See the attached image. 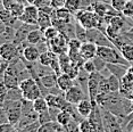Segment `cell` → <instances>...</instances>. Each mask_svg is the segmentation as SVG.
Returning <instances> with one entry per match:
<instances>
[{"instance_id":"1","label":"cell","mask_w":133,"mask_h":132,"mask_svg":"<svg viewBox=\"0 0 133 132\" xmlns=\"http://www.w3.org/2000/svg\"><path fill=\"white\" fill-rule=\"evenodd\" d=\"M97 56L102 58L108 64H124L131 65L121 54V51L115 46H98Z\"/></svg>"},{"instance_id":"2","label":"cell","mask_w":133,"mask_h":132,"mask_svg":"<svg viewBox=\"0 0 133 132\" xmlns=\"http://www.w3.org/2000/svg\"><path fill=\"white\" fill-rule=\"evenodd\" d=\"M19 90H21V92H22L23 98L26 99V100H30V101H34L35 99L43 96L38 81L32 76L21 81Z\"/></svg>"},{"instance_id":"3","label":"cell","mask_w":133,"mask_h":132,"mask_svg":"<svg viewBox=\"0 0 133 132\" xmlns=\"http://www.w3.org/2000/svg\"><path fill=\"white\" fill-rule=\"evenodd\" d=\"M74 18L76 22H78L84 29H98L100 18L92 9H80L74 15Z\"/></svg>"},{"instance_id":"4","label":"cell","mask_w":133,"mask_h":132,"mask_svg":"<svg viewBox=\"0 0 133 132\" xmlns=\"http://www.w3.org/2000/svg\"><path fill=\"white\" fill-rule=\"evenodd\" d=\"M8 122L17 128V124L22 117V100H4Z\"/></svg>"},{"instance_id":"5","label":"cell","mask_w":133,"mask_h":132,"mask_svg":"<svg viewBox=\"0 0 133 132\" xmlns=\"http://www.w3.org/2000/svg\"><path fill=\"white\" fill-rule=\"evenodd\" d=\"M100 110H101L102 124H104L105 132H123L121 122L115 114L104 108V107H100Z\"/></svg>"},{"instance_id":"6","label":"cell","mask_w":133,"mask_h":132,"mask_svg":"<svg viewBox=\"0 0 133 132\" xmlns=\"http://www.w3.org/2000/svg\"><path fill=\"white\" fill-rule=\"evenodd\" d=\"M102 77L100 72H93L89 75V81H88V96L92 103H96V98L99 95V82Z\"/></svg>"},{"instance_id":"7","label":"cell","mask_w":133,"mask_h":132,"mask_svg":"<svg viewBox=\"0 0 133 132\" xmlns=\"http://www.w3.org/2000/svg\"><path fill=\"white\" fill-rule=\"evenodd\" d=\"M39 14L40 10L35 5L29 4L25 6L24 13L21 17H18L21 22L26 23V24H32V25H37L38 26V18H39Z\"/></svg>"},{"instance_id":"8","label":"cell","mask_w":133,"mask_h":132,"mask_svg":"<svg viewBox=\"0 0 133 132\" xmlns=\"http://www.w3.org/2000/svg\"><path fill=\"white\" fill-rule=\"evenodd\" d=\"M0 56L5 61H13V59L19 57V50L18 46L14 42H5L0 44Z\"/></svg>"},{"instance_id":"9","label":"cell","mask_w":133,"mask_h":132,"mask_svg":"<svg viewBox=\"0 0 133 132\" xmlns=\"http://www.w3.org/2000/svg\"><path fill=\"white\" fill-rule=\"evenodd\" d=\"M64 96H65V99L68 101V103L73 104L75 106H76L81 100H83V99L87 98L85 95H84V90L81 88L77 83H75L71 89H68L64 94Z\"/></svg>"},{"instance_id":"10","label":"cell","mask_w":133,"mask_h":132,"mask_svg":"<svg viewBox=\"0 0 133 132\" xmlns=\"http://www.w3.org/2000/svg\"><path fill=\"white\" fill-rule=\"evenodd\" d=\"M38 26L37 25H32V24H26V23H23L22 25L19 26L18 29L16 30V35H15V39L13 42L16 43L17 46L21 44L24 41H26V38H28L29 33L32 31V30L37 29Z\"/></svg>"},{"instance_id":"11","label":"cell","mask_w":133,"mask_h":132,"mask_svg":"<svg viewBox=\"0 0 133 132\" xmlns=\"http://www.w3.org/2000/svg\"><path fill=\"white\" fill-rule=\"evenodd\" d=\"M41 55L40 49L38 48V46H33V44H29L23 49V52L21 57L23 59H25L26 62L30 63H35L39 61V57Z\"/></svg>"},{"instance_id":"12","label":"cell","mask_w":133,"mask_h":132,"mask_svg":"<svg viewBox=\"0 0 133 132\" xmlns=\"http://www.w3.org/2000/svg\"><path fill=\"white\" fill-rule=\"evenodd\" d=\"M97 50H98V46L96 43L87 41V42H83L81 46L80 54L85 61H88V59H93L97 56Z\"/></svg>"},{"instance_id":"13","label":"cell","mask_w":133,"mask_h":132,"mask_svg":"<svg viewBox=\"0 0 133 132\" xmlns=\"http://www.w3.org/2000/svg\"><path fill=\"white\" fill-rule=\"evenodd\" d=\"M92 109H93V104L89 98L83 99V100H81L80 103L76 105L77 113L80 114L81 117H83V118L89 117L90 114H91V112H92Z\"/></svg>"},{"instance_id":"14","label":"cell","mask_w":133,"mask_h":132,"mask_svg":"<svg viewBox=\"0 0 133 132\" xmlns=\"http://www.w3.org/2000/svg\"><path fill=\"white\" fill-rule=\"evenodd\" d=\"M74 84H75V80L72 79V77L66 73H62L57 77V85H58V88L62 90L64 94L68 89H71Z\"/></svg>"},{"instance_id":"15","label":"cell","mask_w":133,"mask_h":132,"mask_svg":"<svg viewBox=\"0 0 133 132\" xmlns=\"http://www.w3.org/2000/svg\"><path fill=\"white\" fill-rule=\"evenodd\" d=\"M131 65H124V64H107V68L113 75L117 76L118 79L122 77L128 73L129 68Z\"/></svg>"},{"instance_id":"16","label":"cell","mask_w":133,"mask_h":132,"mask_svg":"<svg viewBox=\"0 0 133 132\" xmlns=\"http://www.w3.org/2000/svg\"><path fill=\"white\" fill-rule=\"evenodd\" d=\"M109 8H110V5L108 6L106 2L99 1V0H95V1H93V4L91 5V9L95 11V13L98 15L99 17H101V18H104L106 15L108 14Z\"/></svg>"},{"instance_id":"17","label":"cell","mask_w":133,"mask_h":132,"mask_svg":"<svg viewBox=\"0 0 133 132\" xmlns=\"http://www.w3.org/2000/svg\"><path fill=\"white\" fill-rule=\"evenodd\" d=\"M43 40H44L43 32H42L39 28L32 30V31L29 33L28 38H26V41H28L30 44H33V46H38V44L41 43Z\"/></svg>"},{"instance_id":"18","label":"cell","mask_w":133,"mask_h":132,"mask_svg":"<svg viewBox=\"0 0 133 132\" xmlns=\"http://www.w3.org/2000/svg\"><path fill=\"white\" fill-rule=\"evenodd\" d=\"M50 26H52V16L47 13H43V11H40L38 18V28L41 31H44Z\"/></svg>"},{"instance_id":"19","label":"cell","mask_w":133,"mask_h":132,"mask_svg":"<svg viewBox=\"0 0 133 132\" xmlns=\"http://www.w3.org/2000/svg\"><path fill=\"white\" fill-rule=\"evenodd\" d=\"M38 132H64V128L57 121H50L44 124H41Z\"/></svg>"},{"instance_id":"20","label":"cell","mask_w":133,"mask_h":132,"mask_svg":"<svg viewBox=\"0 0 133 132\" xmlns=\"http://www.w3.org/2000/svg\"><path fill=\"white\" fill-rule=\"evenodd\" d=\"M2 77H4V82H5L6 87L8 88V90H10V89H19L21 81L16 75L6 72L4 75H2Z\"/></svg>"},{"instance_id":"21","label":"cell","mask_w":133,"mask_h":132,"mask_svg":"<svg viewBox=\"0 0 133 132\" xmlns=\"http://www.w3.org/2000/svg\"><path fill=\"white\" fill-rule=\"evenodd\" d=\"M57 57H58L57 54L51 51V50H47V51H44V52H41L40 57H39L38 63L39 64H41L42 66H51L52 62L55 61Z\"/></svg>"},{"instance_id":"22","label":"cell","mask_w":133,"mask_h":132,"mask_svg":"<svg viewBox=\"0 0 133 132\" xmlns=\"http://www.w3.org/2000/svg\"><path fill=\"white\" fill-rule=\"evenodd\" d=\"M33 108H34V110L38 114L47 112V110L49 109V106H48V103H47L46 98L42 96V97L35 99V100L33 101Z\"/></svg>"},{"instance_id":"23","label":"cell","mask_w":133,"mask_h":132,"mask_svg":"<svg viewBox=\"0 0 133 132\" xmlns=\"http://www.w3.org/2000/svg\"><path fill=\"white\" fill-rule=\"evenodd\" d=\"M65 8L71 14L75 15L80 9H82V0H66Z\"/></svg>"},{"instance_id":"24","label":"cell","mask_w":133,"mask_h":132,"mask_svg":"<svg viewBox=\"0 0 133 132\" xmlns=\"http://www.w3.org/2000/svg\"><path fill=\"white\" fill-rule=\"evenodd\" d=\"M72 120H73V116H72V114L69 112H67V110H60L58 113V115H57L56 121L64 128L72 122Z\"/></svg>"},{"instance_id":"25","label":"cell","mask_w":133,"mask_h":132,"mask_svg":"<svg viewBox=\"0 0 133 132\" xmlns=\"http://www.w3.org/2000/svg\"><path fill=\"white\" fill-rule=\"evenodd\" d=\"M75 38H77L82 43L88 41L87 29H84L78 22H75Z\"/></svg>"},{"instance_id":"26","label":"cell","mask_w":133,"mask_h":132,"mask_svg":"<svg viewBox=\"0 0 133 132\" xmlns=\"http://www.w3.org/2000/svg\"><path fill=\"white\" fill-rule=\"evenodd\" d=\"M119 51L130 64H133V44H124Z\"/></svg>"},{"instance_id":"27","label":"cell","mask_w":133,"mask_h":132,"mask_svg":"<svg viewBox=\"0 0 133 132\" xmlns=\"http://www.w3.org/2000/svg\"><path fill=\"white\" fill-rule=\"evenodd\" d=\"M108 80V84H109V89L110 92H119V88H121V79H118L117 76L110 74L107 77Z\"/></svg>"},{"instance_id":"28","label":"cell","mask_w":133,"mask_h":132,"mask_svg":"<svg viewBox=\"0 0 133 132\" xmlns=\"http://www.w3.org/2000/svg\"><path fill=\"white\" fill-rule=\"evenodd\" d=\"M43 32V38L46 39L47 41H51V40H54L55 38H57L59 35V30L56 28V26H50V28H48L46 29L44 31H42Z\"/></svg>"},{"instance_id":"29","label":"cell","mask_w":133,"mask_h":132,"mask_svg":"<svg viewBox=\"0 0 133 132\" xmlns=\"http://www.w3.org/2000/svg\"><path fill=\"white\" fill-rule=\"evenodd\" d=\"M81 46H82V42L77 38L69 39L67 42V52H80Z\"/></svg>"},{"instance_id":"30","label":"cell","mask_w":133,"mask_h":132,"mask_svg":"<svg viewBox=\"0 0 133 132\" xmlns=\"http://www.w3.org/2000/svg\"><path fill=\"white\" fill-rule=\"evenodd\" d=\"M121 33H122V32H121L118 29H116L115 26L110 25V24H108L107 28H106V30H105V34L107 35V38L109 39L110 41L114 40V39H116L121 34Z\"/></svg>"},{"instance_id":"31","label":"cell","mask_w":133,"mask_h":132,"mask_svg":"<svg viewBox=\"0 0 133 132\" xmlns=\"http://www.w3.org/2000/svg\"><path fill=\"white\" fill-rule=\"evenodd\" d=\"M128 0H110V6L113 7V9H115L117 13H122L124 7H125Z\"/></svg>"},{"instance_id":"32","label":"cell","mask_w":133,"mask_h":132,"mask_svg":"<svg viewBox=\"0 0 133 132\" xmlns=\"http://www.w3.org/2000/svg\"><path fill=\"white\" fill-rule=\"evenodd\" d=\"M93 63H95V66H96V71L97 72H102L104 70H106L107 68V62H105L102 58H100V57L96 56L95 58L92 59Z\"/></svg>"},{"instance_id":"33","label":"cell","mask_w":133,"mask_h":132,"mask_svg":"<svg viewBox=\"0 0 133 132\" xmlns=\"http://www.w3.org/2000/svg\"><path fill=\"white\" fill-rule=\"evenodd\" d=\"M40 123L38 122H34V123H32V124H29V125H26V127H24V128H21V129H17L16 132H38L39 130V128H40Z\"/></svg>"},{"instance_id":"34","label":"cell","mask_w":133,"mask_h":132,"mask_svg":"<svg viewBox=\"0 0 133 132\" xmlns=\"http://www.w3.org/2000/svg\"><path fill=\"white\" fill-rule=\"evenodd\" d=\"M110 89H109V84H108V80L107 77H105L102 75L100 82H99V94H109Z\"/></svg>"},{"instance_id":"35","label":"cell","mask_w":133,"mask_h":132,"mask_svg":"<svg viewBox=\"0 0 133 132\" xmlns=\"http://www.w3.org/2000/svg\"><path fill=\"white\" fill-rule=\"evenodd\" d=\"M122 14L124 15V16H126V17L133 18V1L128 0V2H126L125 7H124V9L122 11Z\"/></svg>"},{"instance_id":"36","label":"cell","mask_w":133,"mask_h":132,"mask_svg":"<svg viewBox=\"0 0 133 132\" xmlns=\"http://www.w3.org/2000/svg\"><path fill=\"white\" fill-rule=\"evenodd\" d=\"M82 67H83V70L85 72H88L89 74L96 72V66H95V63H93L92 59H88V61H85Z\"/></svg>"},{"instance_id":"37","label":"cell","mask_w":133,"mask_h":132,"mask_svg":"<svg viewBox=\"0 0 133 132\" xmlns=\"http://www.w3.org/2000/svg\"><path fill=\"white\" fill-rule=\"evenodd\" d=\"M16 130H17V128L9 122L1 123L0 124V132H16Z\"/></svg>"},{"instance_id":"38","label":"cell","mask_w":133,"mask_h":132,"mask_svg":"<svg viewBox=\"0 0 133 132\" xmlns=\"http://www.w3.org/2000/svg\"><path fill=\"white\" fill-rule=\"evenodd\" d=\"M38 121H39L40 124H44V123H48V122L52 121V120H51L50 114H49V110L39 114V120H38Z\"/></svg>"},{"instance_id":"39","label":"cell","mask_w":133,"mask_h":132,"mask_svg":"<svg viewBox=\"0 0 133 132\" xmlns=\"http://www.w3.org/2000/svg\"><path fill=\"white\" fill-rule=\"evenodd\" d=\"M51 0H34L33 5H35L37 7L40 9V8H43V7H48V6H51Z\"/></svg>"},{"instance_id":"40","label":"cell","mask_w":133,"mask_h":132,"mask_svg":"<svg viewBox=\"0 0 133 132\" xmlns=\"http://www.w3.org/2000/svg\"><path fill=\"white\" fill-rule=\"evenodd\" d=\"M65 2L66 0H51V7L54 9H59V8L65 7Z\"/></svg>"},{"instance_id":"41","label":"cell","mask_w":133,"mask_h":132,"mask_svg":"<svg viewBox=\"0 0 133 132\" xmlns=\"http://www.w3.org/2000/svg\"><path fill=\"white\" fill-rule=\"evenodd\" d=\"M8 66H9V62H8V61H5V59H4V62L0 64V75H4V74L6 73V71H7Z\"/></svg>"},{"instance_id":"42","label":"cell","mask_w":133,"mask_h":132,"mask_svg":"<svg viewBox=\"0 0 133 132\" xmlns=\"http://www.w3.org/2000/svg\"><path fill=\"white\" fill-rule=\"evenodd\" d=\"M6 29H7V25H6L5 23H2L1 21H0V38H1V37H2V34L5 33Z\"/></svg>"},{"instance_id":"43","label":"cell","mask_w":133,"mask_h":132,"mask_svg":"<svg viewBox=\"0 0 133 132\" xmlns=\"http://www.w3.org/2000/svg\"><path fill=\"white\" fill-rule=\"evenodd\" d=\"M4 8V4H2V0H0V9Z\"/></svg>"},{"instance_id":"44","label":"cell","mask_w":133,"mask_h":132,"mask_svg":"<svg viewBox=\"0 0 133 132\" xmlns=\"http://www.w3.org/2000/svg\"><path fill=\"white\" fill-rule=\"evenodd\" d=\"M28 2H29V4H33V2H34V0H28Z\"/></svg>"},{"instance_id":"45","label":"cell","mask_w":133,"mask_h":132,"mask_svg":"<svg viewBox=\"0 0 133 132\" xmlns=\"http://www.w3.org/2000/svg\"><path fill=\"white\" fill-rule=\"evenodd\" d=\"M2 62H4V58H2V57H1V56H0V64H1V63H2Z\"/></svg>"},{"instance_id":"46","label":"cell","mask_w":133,"mask_h":132,"mask_svg":"<svg viewBox=\"0 0 133 132\" xmlns=\"http://www.w3.org/2000/svg\"><path fill=\"white\" fill-rule=\"evenodd\" d=\"M99 1H104V2H105V1H106V0H99Z\"/></svg>"},{"instance_id":"47","label":"cell","mask_w":133,"mask_h":132,"mask_svg":"<svg viewBox=\"0 0 133 132\" xmlns=\"http://www.w3.org/2000/svg\"><path fill=\"white\" fill-rule=\"evenodd\" d=\"M131 1H133V0H131Z\"/></svg>"},{"instance_id":"48","label":"cell","mask_w":133,"mask_h":132,"mask_svg":"<svg viewBox=\"0 0 133 132\" xmlns=\"http://www.w3.org/2000/svg\"><path fill=\"white\" fill-rule=\"evenodd\" d=\"M132 132H133V131H132Z\"/></svg>"}]
</instances>
